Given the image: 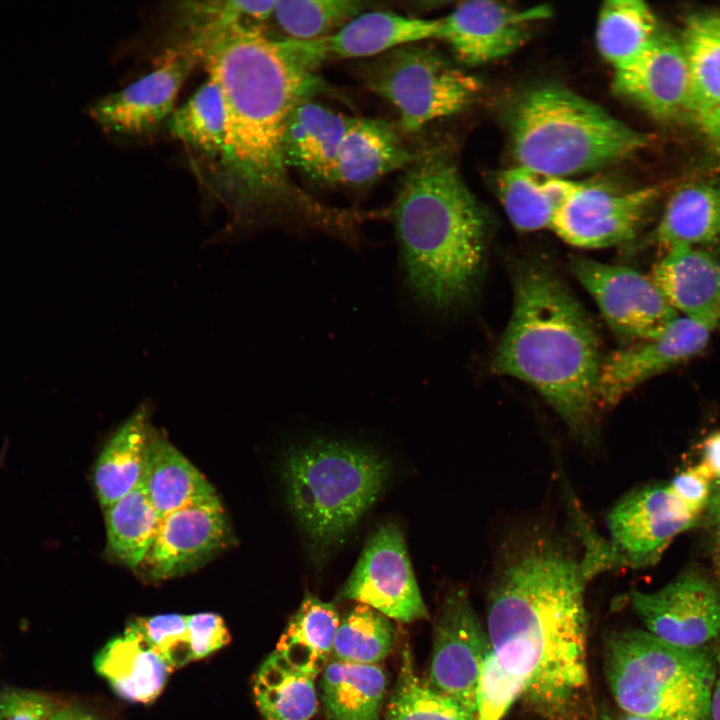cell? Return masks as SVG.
<instances>
[{
    "label": "cell",
    "instance_id": "6da1fadb",
    "mask_svg": "<svg viewBox=\"0 0 720 720\" xmlns=\"http://www.w3.org/2000/svg\"><path fill=\"white\" fill-rule=\"evenodd\" d=\"M184 45L203 62L225 101L220 171L233 214L230 233L280 217L338 234L345 212L326 208L298 190L284 152L290 113L322 87L315 75L321 61L312 42L274 40L262 28L233 26Z\"/></svg>",
    "mask_w": 720,
    "mask_h": 720
},
{
    "label": "cell",
    "instance_id": "7a4b0ae2",
    "mask_svg": "<svg viewBox=\"0 0 720 720\" xmlns=\"http://www.w3.org/2000/svg\"><path fill=\"white\" fill-rule=\"evenodd\" d=\"M588 582L581 558L543 528L520 529L498 554L487 607L491 649L551 720H567L588 684Z\"/></svg>",
    "mask_w": 720,
    "mask_h": 720
},
{
    "label": "cell",
    "instance_id": "3957f363",
    "mask_svg": "<svg viewBox=\"0 0 720 720\" xmlns=\"http://www.w3.org/2000/svg\"><path fill=\"white\" fill-rule=\"evenodd\" d=\"M602 362L597 332L565 284L544 265H521L492 371L534 387L576 436L590 442Z\"/></svg>",
    "mask_w": 720,
    "mask_h": 720
},
{
    "label": "cell",
    "instance_id": "277c9868",
    "mask_svg": "<svg viewBox=\"0 0 720 720\" xmlns=\"http://www.w3.org/2000/svg\"><path fill=\"white\" fill-rule=\"evenodd\" d=\"M392 218L415 301L434 314L462 306L482 271L487 217L447 152L426 151L407 167Z\"/></svg>",
    "mask_w": 720,
    "mask_h": 720
},
{
    "label": "cell",
    "instance_id": "5b68a950",
    "mask_svg": "<svg viewBox=\"0 0 720 720\" xmlns=\"http://www.w3.org/2000/svg\"><path fill=\"white\" fill-rule=\"evenodd\" d=\"M391 475L385 456L343 439L316 438L286 452L281 469L286 502L316 564L345 542Z\"/></svg>",
    "mask_w": 720,
    "mask_h": 720
},
{
    "label": "cell",
    "instance_id": "8992f818",
    "mask_svg": "<svg viewBox=\"0 0 720 720\" xmlns=\"http://www.w3.org/2000/svg\"><path fill=\"white\" fill-rule=\"evenodd\" d=\"M509 132L518 166L561 178L623 160L649 142L645 133L554 83L521 94Z\"/></svg>",
    "mask_w": 720,
    "mask_h": 720
},
{
    "label": "cell",
    "instance_id": "52a82bcc",
    "mask_svg": "<svg viewBox=\"0 0 720 720\" xmlns=\"http://www.w3.org/2000/svg\"><path fill=\"white\" fill-rule=\"evenodd\" d=\"M604 671L624 714L652 720H710L717 676L713 648L669 644L647 630L611 632Z\"/></svg>",
    "mask_w": 720,
    "mask_h": 720
},
{
    "label": "cell",
    "instance_id": "ba28073f",
    "mask_svg": "<svg viewBox=\"0 0 720 720\" xmlns=\"http://www.w3.org/2000/svg\"><path fill=\"white\" fill-rule=\"evenodd\" d=\"M364 81L396 108L406 132L462 111L480 88L439 52L416 43L379 55L367 65Z\"/></svg>",
    "mask_w": 720,
    "mask_h": 720
},
{
    "label": "cell",
    "instance_id": "9c48e42d",
    "mask_svg": "<svg viewBox=\"0 0 720 720\" xmlns=\"http://www.w3.org/2000/svg\"><path fill=\"white\" fill-rule=\"evenodd\" d=\"M694 515L668 482L646 485L624 496L607 516V540L616 569L656 564L672 540L693 527Z\"/></svg>",
    "mask_w": 720,
    "mask_h": 720
},
{
    "label": "cell",
    "instance_id": "30bf717a",
    "mask_svg": "<svg viewBox=\"0 0 720 720\" xmlns=\"http://www.w3.org/2000/svg\"><path fill=\"white\" fill-rule=\"evenodd\" d=\"M336 599L357 601L404 623L428 617L397 524L385 523L371 535Z\"/></svg>",
    "mask_w": 720,
    "mask_h": 720
},
{
    "label": "cell",
    "instance_id": "8fae6325",
    "mask_svg": "<svg viewBox=\"0 0 720 720\" xmlns=\"http://www.w3.org/2000/svg\"><path fill=\"white\" fill-rule=\"evenodd\" d=\"M571 269L618 336L650 340L678 317L649 275L581 257L572 260Z\"/></svg>",
    "mask_w": 720,
    "mask_h": 720
},
{
    "label": "cell",
    "instance_id": "7c38bea8",
    "mask_svg": "<svg viewBox=\"0 0 720 720\" xmlns=\"http://www.w3.org/2000/svg\"><path fill=\"white\" fill-rule=\"evenodd\" d=\"M661 193L658 186L618 190L577 182L550 228L580 248H604L632 240Z\"/></svg>",
    "mask_w": 720,
    "mask_h": 720
},
{
    "label": "cell",
    "instance_id": "4fadbf2b",
    "mask_svg": "<svg viewBox=\"0 0 720 720\" xmlns=\"http://www.w3.org/2000/svg\"><path fill=\"white\" fill-rule=\"evenodd\" d=\"M434 632L426 684L475 717L478 679L491 644L464 589L447 596Z\"/></svg>",
    "mask_w": 720,
    "mask_h": 720
},
{
    "label": "cell",
    "instance_id": "5bb4252c",
    "mask_svg": "<svg viewBox=\"0 0 720 720\" xmlns=\"http://www.w3.org/2000/svg\"><path fill=\"white\" fill-rule=\"evenodd\" d=\"M631 606L648 632L684 648H702L720 636V586L687 570L653 591L633 590Z\"/></svg>",
    "mask_w": 720,
    "mask_h": 720
},
{
    "label": "cell",
    "instance_id": "9a60e30c",
    "mask_svg": "<svg viewBox=\"0 0 720 720\" xmlns=\"http://www.w3.org/2000/svg\"><path fill=\"white\" fill-rule=\"evenodd\" d=\"M232 540L227 514L215 496L163 516L137 570L152 581L178 577L216 557Z\"/></svg>",
    "mask_w": 720,
    "mask_h": 720
},
{
    "label": "cell",
    "instance_id": "2e32d148",
    "mask_svg": "<svg viewBox=\"0 0 720 720\" xmlns=\"http://www.w3.org/2000/svg\"><path fill=\"white\" fill-rule=\"evenodd\" d=\"M550 14L545 5L518 9L490 0L467 1L440 19L439 40L460 62L481 65L516 51L532 25Z\"/></svg>",
    "mask_w": 720,
    "mask_h": 720
},
{
    "label": "cell",
    "instance_id": "e0dca14e",
    "mask_svg": "<svg viewBox=\"0 0 720 720\" xmlns=\"http://www.w3.org/2000/svg\"><path fill=\"white\" fill-rule=\"evenodd\" d=\"M197 62L186 46L169 51L153 71L95 102L89 108L90 117L102 128L119 134L153 131L171 116L178 92Z\"/></svg>",
    "mask_w": 720,
    "mask_h": 720
},
{
    "label": "cell",
    "instance_id": "ac0fdd59",
    "mask_svg": "<svg viewBox=\"0 0 720 720\" xmlns=\"http://www.w3.org/2000/svg\"><path fill=\"white\" fill-rule=\"evenodd\" d=\"M712 330L686 317H677L659 336L610 354L602 362L598 405L611 408L645 381L696 356Z\"/></svg>",
    "mask_w": 720,
    "mask_h": 720
},
{
    "label": "cell",
    "instance_id": "d6986e66",
    "mask_svg": "<svg viewBox=\"0 0 720 720\" xmlns=\"http://www.w3.org/2000/svg\"><path fill=\"white\" fill-rule=\"evenodd\" d=\"M613 88L656 119L686 113L689 80L678 37L660 30L635 61L614 71Z\"/></svg>",
    "mask_w": 720,
    "mask_h": 720
},
{
    "label": "cell",
    "instance_id": "ffe728a7",
    "mask_svg": "<svg viewBox=\"0 0 720 720\" xmlns=\"http://www.w3.org/2000/svg\"><path fill=\"white\" fill-rule=\"evenodd\" d=\"M669 305L710 330L720 323L718 262L705 248L666 251L649 275Z\"/></svg>",
    "mask_w": 720,
    "mask_h": 720
},
{
    "label": "cell",
    "instance_id": "44dd1931",
    "mask_svg": "<svg viewBox=\"0 0 720 720\" xmlns=\"http://www.w3.org/2000/svg\"><path fill=\"white\" fill-rule=\"evenodd\" d=\"M417 156L388 122L351 117L338 146L331 183L368 185L407 168Z\"/></svg>",
    "mask_w": 720,
    "mask_h": 720
},
{
    "label": "cell",
    "instance_id": "7402d4cb",
    "mask_svg": "<svg viewBox=\"0 0 720 720\" xmlns=\"http://www.w3.org/2000/svg\"><path fill=\"white\" fill-rule=\"evenodd\" d=\"M350 119L310 98L298 103L285 129L287 166L312 180L331 183L338 146Z\"/></svg>",
    "mask_w": 720,
    "mask_h": 720
},
{
    "label": "cell",
    "instance_id": "603a6c76",
    "mask_svg": "<svg viewBox=\"0 0 720 720\" xmlns=\"http://www.w3.org/2000/svg\"><path fill=\"white\" fill-rule=\"evenodd\" d=\"M440 19H421L387 11L363 12L336 32L319 38L325 60L382 55L400 46L439 39Z\"/></svg>",
    "mask_w": 720,
    "mask_h": 720
},
{
    "label": "cell",
    "instance_id": "cb8c5ba5",
    "mask_svg": "<svg viewBox=\"0 0 720 720\" xmlns=\"http://www.w3.org/2000/svg\"><path fill=\"white\" fill-rule=\"evenodd\" d=\"M94 667L120 698L134 703L155 700L173 671L159 653L128 627L97 652Z\"/></svg>",
    "mask_w": 720,
    "mask_h": 720
},
{
    "label": "cell",
    "instance_id": "d4e9b609",
    "mask_svg": "<svg viewBox=\"0 0 720 720\" xmlns=\"http://www.w3.org/2000/svg\"><path fill=\"white\" fill-rule=\"evenodd\" d=\"M153 428L146 405L140 406L113 433L95 462L92 480L105 509L134 489L146 468Z\"/></svg>",
    "mask_w": 720,
    "mask_h": 720
},
{
    "label": "cell",
    "instance_id": "484cf974",
    "mask_svg": "<svg viewBox=\"0 0 720 720\" xmlns=\"http://www.w3.org/2000/svg\"><path fill=\"white\" fill-rule=\"evenodd\" d=\"M720 238V180L685 185L668 200L655 240L668 251L705 248Z\"/></svg>",
    "mask_w": 720,
    "mask_h": 720
},
{
    "label": "cell",
    "instance_id": "4316f807",
    "mask_svg": "<svg viewBox=\"0 0 720 720\" xmlns=\"http://www.w3.org/2000/svg\"><path fill=\"white\" fill-rule=\"evenodd\" d=\"M143 481L162 517L217 496L213 485L194 464L154 429Z\"/></svg>",
    "mask_w": 720,
    "mask_h": 720
},
{
    "label": "cell",
    "instance_id": "83f0119b",
    "mask_svg": "<svg viewBox=\"0 0 720 720\" xmlns=\"http://www.w3.org/2000/svg\"><path fill=\"white\" fill-rule=\"evenodd\" d=\"M576 181L516 166L495 178L498 198L513 226L522 232L550 228Z\"/></svg>",
    "mask_w": 720,
    "mask_h": 720
},
{
    "label": "cell",
    "instance_id": "f1b7e54d",
    "mask_svg": "<svg viewBox=\"0 0 720 720\" xmlns=\"http://www.w3.org/2000/svg\"><path fill=\"white\" fill-rule=\"evenodd\" d=\"M678 39L689 80L686 113L699 123L720 109V13L690 15Z\"/></svg>",
    "mask_w": 720,
    "mask_h": 720
},
{
    "label": "cell",
    "instance_id": "f546056e",
    "mask_svg": "<svg viewBox=\"0 0 720 720\" xmlns=\"http://www.w3.org/2000/svg\"><path fill=\"white\" fill-rule=\"evenodd\" d=\"M387 679L381 667L334 660L322 672L321 700L329 720H379Z\"/></svg>",
    "mask_w": 720,
    "mask_h": 720
},
{
    "label": "cell",
    "instance_id": "4dcf8cb0",
    "mask_svg": "<svg viewBox=\"0 0 720 720\" xmlns=\"http://www.w3.org/2000/svg\"><path fill=\"white\" fill-rule=\"evenodd\" d=\"M651 8L640 0H608L600 8L595 30L601 56L614 68H625L653 42L660 31Z\"/></svg>",
    "mask_w": 720,
    "mask_h": 720
},
{
    "label": "cell",
    "instance_id": "1f68e13d",
    "mask_svg": "<svg viewBox=\"0 0 720 720\" xmlns=\"http://www.w3.org/2000/svg\"><path fill=\"white\" fill-rule=\"evenodd\" d=\"M339 623L338 611L332 603L306 593L275 651L293 666L317 677L333 649Z\"/></svg>",
    "mask_w": 720,
    "mask_h": 720
},
{
    "label": "cell",
    "instance_id": "d6a6232c",
    "mask_svg": "<svg viewBox=\"0 0 720 720\" xmlns=\"http://www.w3.org/2000/svg\"><path fill=\"white\" fill-rule=\"evenodd\" d=\"M315 678L272 652L253 681L256 705L264 720H309L318 705Z\"/></svg>",
    "mask_w": 720,
    "mask_h": 720
},
{
    "label": "cell",
    "instance_id": "836d02e7",
    "mask_svg": "<svg viewBox=\"0 0 720 720\" xmlns=\"http://www.w3.org/2000/svg\"><path fill=\"white\" fill-rule=\"evenodd\" d=\"M103 511L107 553L125 567L137 570L154 541L162 518L149 499L143 478L134 489Z\"/></svg>",
    "mask_w": 720,
    "mask_h": 720
},
{
    "label": "cell",
    "instance_id": "e575fe53",
    "mask_svg": "<svg viewBox=\"0 0 720 720\" xmlns=\"http://www.w3.org/2000/svg\"><path fill=\"white\" fill-rule=\"evenodd\" d=\"M170 133L212 157L222 155L227 134L225 101L219 85L209 77L168 121Z\"/></svg>",
    "mask_w": 720,
    "mask_h": 720
},
{
    "label": "cell",
    "instance_id": "d590c367",
    "mask_svg": "<svg viewBox=\"0 0 720 720\" xmlns=\"http://www.w3.org/2000/svg\"><path fill=\"white\" fill-rule=\"evenodd\" d=\"M394 626L387 616L358 603L340 620L333 644L336 660L376 664L391 651Z\"/></svg>",
    "mask_w": 720,
    "mask_h": 720
},
{
    "label": "cell",
    "instance_id": "8d00e7d4",
    "mask_svg": "<svg viewBox=\"0 0 720 720\" xmlns=\"http://www.w3.org/2000/svg\"><path fill=\"white\" fill-rule=\"evenodd\" d=\"M366 7L354 0L275 1L272 17L289 38L314 40L339 30Z\"/></svg>",
    "mask_w": 720,
    "mask_h": 720
},
{
    "label": "cell",
    "instance_id": "74e56055",
    "mask_svg": "<svg viewBox=\"0 0 720 720\" xmlns=\"http://www.w3.org/2000/svg\"><path fill=\"white\" fill-rule=\"evenodd\" d=\"M385 720H475V717L422 682L415 673L410 650L405 649Z\"/></svg>",
    "mask_w": 720,
    "mask_h": 720
},
{
    "label": "cell",
    "instance_id": "f35d334b",
    "mask_svg": "<svg viewBox=\"0 0 720 720\" xmlns=\"http://www.w3.org/2000/svg\"><path fill=\"white\" fill-rule=\"evenodd\" d=\"M275 1H192L182 4L189 37L233 26L261 28L273 16Z\"/></svg>",
    "mask_w": 720,
    "mask_h": 720
},
{
    "label": "cell",
    "instance_id": "ab89813d",
    "mask_svg": "<svg viewBox=\"0 0 720 720\" xmlns=\"http://www.w3.org/2000/svg\"><path fill=\"white\" fill-rule=\"evenodd\" d=\"M525 691V680L506 669L491 649L478 679L475 720H502Z\"/></svg>",
    "mask_w": 720,
    "mask_h": 720
},
{
    "label": "cell",
    "instance_id": "60d3db41",
    "mask_svg": "<svg viewBox=\"0 0 720 720\" xmlns=\"http://www.w3.org/2000/svg\"><path fill=\"white\" fill-rule=\"evenodd\" d=\"M127 627L139 634L173 670L193 661L187 633V615L169 613L138 617Z\"/></svg>",
    "mask_w": 720,
    "mask_h": 720
},
{
    "label": "cell",
    "instance_id": "b9f144b4",
    "mask_svg": "<svg viewBox=\"0 0 720 720\" xmlns=\"http://www.w3.org/2000/svg\"><path fill=\"white\" fill-rule=\"evenodd\" d=\"M58 709L42 692L13 687L0 691V720H49Z\"/></svg>",
    "mask_w": 720,
    "mask_h": 720
},
{
    "label": "cell",
    "instance_id": "7bdbcfd3",
    "mask_svg": "<svg viewBox=\"0 0 720 720\" xmlns=\"http://www.w3.org/2000/svg\"><path fill=\"white\" fill-rule=\"evenodd\" d=\"M187 633L193 661L211 655L231 640L224 619L213 612L187 615Z\"/></svg>",
    "mask_w": 720,
    "mask_h": 720
},
{
    "label": "cell",
    "instance_id": "ee69618b",
    "mask_svg": "<svg viewBox=\"0 0 720 720\" xmlns=\"http://www.w3.org/2000/svg\"><path fill=\"white\" fill-rule=\"evenodd\" d=\"M713 478L700 463L678 472L668 482L672 492L697 517L706 511Z\"/></svg>",
    "mask_w": 720,
    "mask_h": 720
},
{
    "label": "cell",
    "instance_id": "f6af8a7d",
    "mask_svg": "<svg viewBox=\"0 0 720 720\" xmlns=\"http://www.w3.org/2000/svg\"><path fill=\"white\" fill-rule=\"evenodd\" d=\"M701 451L700 464L705 467L713 480L720 479V430L704 439Z\"/></svg>",
    "mask_w": 720,
    "mask_h": 720
},
{
    "label": "cell",
    "instance_id": "bcb514c9",
    "mask_svg": "<svg viewBox=\"0 0 720 720\" xmlns=\"http://www.w3.org/2000/svg\"><path fill=\"white\" fill-rule=\"evenodd\" d=\"M698 124L706 138L720 149V109L705 117Z\"/></svg>",
    "mask_w": 720,
    "mask_h": 720
},
{
    "label": "cell",
    "instance_id": "7dc6e473",
    "mask_svg": "<svg viewBox=\"0 0 720 720\" xmlns=\"http://www.w3.org/2000/svg\"><path fill=\"white\" fill-rule=\"evenodd\" d=\"M706 512L708 520L720 534V479H716L712 483Z\"/></svg>",
    "mask_w": 720,
    "mask_h": 720
},
{
    "label": "cell",
    "instance_id": "c3c4849f",
    "mask_svg": "<svg viewBox=\"0 0 720 720\" xmlns=\"http://www.w3.org/2000/svg\"><path fill=\"white\" fill-rule=\"evenodd\" d=\"M717 662V676L710 702V720H720V643L713 648Z\"/></svg>",
    "mask_w": 720,
    "mask_h": 720
},
{
    "label": "cell",
    "instance_id": "681fc988",
    "mask_svg": "<svg viewBox=\"0 0 720 720\" xmlns=\"http://www.w3.org/2000/svg\"><path fill=\"white\" fill-rule=\"evenodd\" d=\"M49 720H97L92 714L79 707L59 708Z\"/></svg>",
    "mask_w": 720,
    "mask_h": 720
},
{
    "label": "cell",
    "instance_id": "f907efd6",
    "mask_svg": "<svg viewBox=\"0 0 720 720\" xmlns=\"http://www.w3.org/2000/svg\"><path fill=\"white\" fill-rule=\"evenodd\" d=\"M714 562H715V569H716L717 575L720 579V543L715 552Z\"/></svg>",
    "mask_w": 720,
    "mask_h": 720
},
{
    "label": "cell",
    "instance_id": "816d5d0a",
    "mask_svg": "<svg viewBox=\"0 0 720 720\" xmlns=\"http://www.w3.org/2000/svg\"><path fill=\"white\" fill-rule=\"evenodd\" d=\"M612 720H652V719H647V718L636 717V716L624 714V715H621V716H619V717H617V718H614V719H612Z\"/></svg>",
    "mask_w": 720,
    "mask_h": 720
},
{
    "label": "cell",
    "instance_id": "f5cc1de1",
    "mask_svg": "<svg viewBox=\"0 0 720 720\" xmlns=\"http://www.w3.org/2000/svg\"><path fill=\"white\" fill-rule=\"evenodd\" d=\"M718 274H719V283H720V262H718Z\"/></svg>",
    "mask_w": 720,
    "mask_h": 720
}]
</instances>
